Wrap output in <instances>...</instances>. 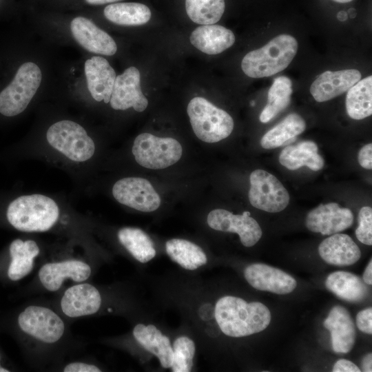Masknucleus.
I'll return each instance as SVG.
<instances>
[{
	"label": "nucleus",
	"instance_id": "1",
	"mask_svg": "<svg viewBox=\"0 0 372 372\" xmlns=\"http://www.w3.org/2000/svg\"><path fill=\"white\" fill-rule=\"evenodd\" d=\"M269 309L259 302H247L243 299L227 296L215 306V318L225 335L244 337L261 332L271 322Z\"/></svg>",
	"mask_w": 372,
	"mask_h": 372
},
{
	"label": "nucleus",
	"instance_id": "2",
	"mask_svg": "<svg viewBox=\"0 0 372 372\" xmlns=\"http://www.w3.org/2000/svg\"><path fill=\"white\" fill-rule=\"evenodd\" d=\"M7 218L15 229L25 232H42L58 220L59 209L50 197L32 194L18 197L8 207Z\"/></svg>",
	"mask_w": 372,
	"mask_h": 372
},
{
	"label": "nucleus",
	"instance_id": "3",
	"mask_svg": "<svg viewBox=\"0 0 372 372\" xmlns=\"http://www.w3.org/2000/svg\"><path fill=\"white\" fill-rule=\"evenodd\" d=\"M298 50L296 39L289 34H280L263 47L247 53L242 60L244 73L251 78H263L285 70Z\"/></svg>",
	"mask_w": 372,
	"mask_h": 372
},
{
	"label": "nucleus",
	"instance_id": "4",
	"mask_svg": "<svg viewBox=\"0 0 372 372\" xmlns=\"http://www.w3.org/2000/svg\"><path fill=\"white\" fill-rule=\"evenodd\" d=\"M187 112L194 134L204 142H218L233 131L231 116L203 97L193 98L187 105Z\"/></svg>",
	"mask_w": 372,
	"mask_h": 372
},
{
	"label": "nucleus",
	"instance_id": "5",
	"mask_svg": "<svg viewBox=\"0 0 372 372\" xmlns=\"http://www.w3.org/2000/svg\"><path fill=\"white\" fill-rule=\"evenodd\" d=\"M41 79V71L36 63H23L11 83L0 92V113L14 116L23 112L39 87Z\"/></svg>",
	"mask_w": 372,
	"mask_h": 372
},
{
	"label": "nucleus",
	"instance_id": "6",
	"mask_svg": "<svg viewBox=\"0 0 372 372\" xmlns=\"http://www.w3.org/2000/svg\"><path fill=\"white\" fill-rule=\"evenodd\" d=\"M46 138L52 147L74 161H85L95 151L94 143L85 130L72 121L52 124L47 131Z\"/></svg>",
	"mask_w": 372,
	"mask_h": 372
},
{
	"label": "nucleus",
	"instance_id": "7",
	"mask_svg": "<svg viewBox=\"0 0 372 372\" xmlns=\"http://www.w3.org/2000/svg\"><path fill=\"white\" fill-rule=\"evenodd\" d=\"M132 151L140 165L152 169H164L175 164L183 153L182 146L177 140L149 133L138 135Z\"/></svg>",
	"mask_w": 372,
	"mask_h": 372
},
{
	"label": "nucleus",
	"instance_id": "8",
	"mask_svg": "<svg viewBox=\"0 0 372 372\" xmlns=\"http://www.w3.org/2000/svg\"><path fill=\"white\" fill-rule=\"evenodd\" d=\"M17 322L23 333L46 344L58 342L65 332V324L60 316L43 306L27 307L19 313Z\"/></svg>",
	"mask_w": 372,
	"mask_h": 372
},
{
	"label": "nucleus",
	"instance_id": "9",
	"mask_svg": "<svg viewBox=\"0 0 372 372\" xmlns=\"http://www.w3.org/2000/svg\"><path fill=\"white\" fill-rule=\"evenodd\" d=\"M249 181L248 197L252 206L271 213L280 212L287 207L289 193L275 176L256 169L250 174Z\"/></svg>",
	"mask_w": 372,
	"mask_h": 372
},
{
	"label": "nucleus",
	"instance_id": "10",
	"mask_svg": "<svg viewBox=\"0 0 372 372\" xmlns=\"http://www.w3.org/2000/svg\"><path fill=\"white\" fill-rule=\"evenodd\" d=\"M114 198L121 204L134 209L151 212L161 205V198L150 182L139 177L118 180L112 188Z\"/></svg>",
	"mask_w": 372,
	"mask_h": 372
},
{
	"label": "nucleus",
	"instance_id": "11",
	"mask_svg": "<svg viewBox=\"0 0 372 372\" xmlns=\"http://www.w3.org/2000/svg\"><path fill=\"white\" fill-rule=\"evenodd\" d=\"M207 222L214 230L238 234L241 243L247 247L256 245L262 234L259 224L250 216L249 211L234 214L224 209H215L208 214Z\"/></svg>",
	"mask_w": 372,
	"mask_h": 372
},
{
	"label": "nucleus",
	"instance_id": "12",
	"mask_svg": "<svg viewBox=\"0 0 372 372\" xmlns=\"http://www.w3.org/2000/svg\"><path fill=\"white\" fill-rule=\"evenodd\" d=\"M110 103L116 110L133 107L141 112L147 108L148 101L142 92L141 74L136 68L130 67L116 76Z\"/></svg>",
	"mask_w": 372,
	"mask_h": 372
},
{
	"label": "nucleus",
	"instance_id": "13",
	"mask_svg": "<svg viewBox=\"0 0 372 372\" xmlns=\"http://www.w3.org/2000/svg\"><path fill=\"white\" fill-rule=\"evenodd\" d=\"M353 223L351 209L340 207L336 203L321 204L311 210L306 218V226L313 232L332 235L350 227Z\"/></svg>",
	"mask_w": 372,
	"mask_h": 372
},
{
	"label": "nucleus",
	"instance_id": "14",
	"mask_svg": "<svg viewBox=\"0 0 372 372\" xmlns=\"http://www.w3.org/2000/svg\"><path fill=\"white\" fill-rule=\"evenodd\" d=\"M246 280L254 288L276 294H287L297 286L296 280L286 272L261 263L251 264L244 271Z\"/></svg>",
	"mask_w": 372,
	"mask_h": 372
},
{
	"label": "nucleus",
	"instance_id": "15",
	"mask_svg": "<svg viewBox=\"0 0 372 372\" xmlns=\"http://www.w3.org/2000/svg\"><path fill=\"white\" fill-rule=\"evenodd\" d=\"M91 267L78 260H66L43 265L39 271V278L43 287L49 291H58L65 279L80 282L90 276Z\"/></svg>",
	"mask_w": 372,
	"mask_h": 372
},
{
	"label": "nucleus",
	"instance_id": "16",
	"mask_svg": "<svg viewBox=\"0 0 372 372\" xmlns=\"http://www.w3.org/2000/svg\"><path fill=\"white\" fill-rule=\"evenodd\" d=\"M70 30L74 39L90 52L112 56L117 50L114 40L85 17H77L72 19Z\"/></svg>",
	"mask_w": 372,
	"mask_h": 372
},
{
	"label": "nucleus",
	"instance_id": "17",
	"mask_svg": "<svg viewBox=\"0 0 372 372\" xmlns=\"http://www.w3.org/2000/svg\"><path fill=\"white\" fill-rule=\"evenodd\" d=\"M101 305L98 289L88 283H81L68 288L61 300L63 313L70 318H79L96 313Z\"/></svg>",
	"mask_w": 372,
	"mask_h": 372
},
{
	"label": "nucleus",
	"instance_id": "18",
	"mask_svg": "<svg viewBox=\"0 0 372 372\" xmlns=\"http://www.w3.org/2000/svg\"><path fill=\"white\" fill-rule=\"evenodd\" d=\"M358 70L326 71L318 76L310 87V92L318 102L331 100L348 91L361 79Z\"/></svg>",
	"mask_w": 372,
	"mask_h": 372
},
{
	"label": "nucleus",
	"instance_id": "19",
	"mask_svg": "<svg viewBox=\"0 0 372 372\" xmlns=\"http://www.w3.org/2000/svg\"><path fill=\"white\" fill-rule=\"evenodd\" d=\"M84 70L92 98L109 103L116 79L115 71L109 62L102 56H92L85 62Z\"/></svg>",
	"mask_w": 372,
	"mask_h": 372
},
{
	"label": "nucleus",
	"instance_id": "20",
	"mask_svg": "<svg viewBox=\"0 0 372 372\" xmlns=\"http://www.w3.org/2000/svg\"><path fill=\"white\" fill-rule=\"evenodd\" d=\"M324 327L329 330L333 350L347 353L353 347L355 329L349 312L342 306H335L324 321Z\"/></svg>",
	"mask_w": 372,
	"mask_h": 372
},
{
	"label": "nucleus",
	"instance_id": "21",
	"mask_svg": "<svg viewBox=\"0 0 372 372\" xmlns=\"http://www.w3.org/2000/svg\"><path fill=\"white\" fill-rule=\"evenodd\" d=\"M318 252L326 262L335 266L351 265L361 256L360 249L353 239L338 233L325 238L320 244Z\"/></svg>",
	"mask_w": 372,
	"mask_h": 372
},
{
	"label": "nucleus",
	"instance_id": "22",
	"mask_svg": "<svg viewBox=\"0 0 372 372\" xmlns=\"http://www.w3.org/2000/svg\"><path fill=\"white\" fill-rule=\"evenodd\" d=\"M191 43L207 54H217L230 48L235 42L231 30L220 25H203L191 34Z\"/></svg>",
	"mask_w": 372,
	"mask_h": 372
},
{
	"label": "nucleus",
	"instance_id": "23",
	"mask_svg": "<svg viewBox=\"0 0 372 372\" xmlns=\"http://www.w3.org/2000/svg\"><path fill=\"white\" fill-rule=\"evenodd\" d=\"M318 151V147L313 141H301L283 148L279 155V162L290 170L307 166L313 171H319L324 167V161Z\"/></svg>",
	"mask_w": 372,
	"mask_h": 372
},
{
	"label": "nucleus",
	"instance_id": "24",
	"mask_svg": "<svg viewBox=\"0 0 372 372\" xmlns=\"http://www.w3.org/2000/svg\"><path fill=\"white\" fill-rule=\"evenodd\" d=\"M136 341L147 351L155 355L163 368H171L173 363V349L169 338L154 325L136 324L133 329Z\"/></svg>",
	"mask_w": 372,
	"mask_h": 372
},
{
	"label": "nucleus",
	"instance_id": "25",
	"mask_svg": "<svg viewBox=\"0 0 372 372\" xmlns=\"http://www.w3.org/2000/svg\"><path fill=\"white\" fill-rule=\"evenodd\" d=\"M11 261L8 269V276L17 281L28 276L34 266V260L40 249L37 242L32 240L23 241L14 240L9 247Z\"/></svg>",
	"mask_w": 372,
	"mask_h": 372
},
{
	"label": "nucleus",
	"instance_id": "26",
	"mask_svg": "<svg viewBox=\"0 0 372 372\" xmlns=\"http://www.w3.org/2000/svg\"><path fill=\"white\" fill-rule=\"evenodd\" d=\"M326 287L338 298L351 302L363 300L368 294V288L358 276L347 271L331 273L325 281Z\"/></svg>",
	"mask_w": 372,
	"mask_h": 372
},
{
	"label": "nucleus",
	"instance_id": "27",
	"mask_svg": "<svg viewBox=\"0 0 372 372\" xmlns=\"http://www.w3.org/2000/svg\"><path fill=\"white\" fill-rule=\"evenodd\" d=\"M305 127V121L299 114H290L264 134L260 145L267 149L286 145L293 142Z\"/></svg>",
	"mask_w": 372,
	"mask_h": 372
},
{
	"label": "nucleus",
	"instance_id": "28",
	"mask_svg": "<svg viewBox=\"0 0 372 372\" xmlns=\"http://www.w3.org/2000/svg\"><path fill=\"white\" fill-rule=\"evenodd\" d=\"M165 250L172 260L187 270H195L207 261L204 251L198 245L187 240H169L165 243Z\"/></svg>",
	"mask_w": 372,
	"mask_h": 372
},
{
	"label": "nucleus",
	"instance_id": "29",
	"mask_svg": "<svg viewBox=\"0 0 372 372\" xmlns=\"http://www.w3.org/2000/svg\"><path fill=\"white\" fill-rule=\"evenodd\" d=\"M346 110L353 119L361 120L372 114V76L360 79L348 90Z\"/></svg>",
	"mask_w": 372,
	"mask_h": 372
},
{
	"label": "nucleus",
	"instance_id": "30",
	"mask_svg": "<svg viewBox=\"0 0 372 372\" xmlns=\"http://www.w3.org/2000/svg\"><path fill=\"white\" fill-rule=\"evenodd\" d=\"M121 244L141 263H146L156 256L152 240L142 229L126 227L118 231Z\"/></svg>",
	"mask_w": 372,
	"mask_h": 372
},
{
	"label": "nucleus",
	"instance_id": "31",
	"mask_svg": "<svg viewBox=\"0 0 372 372\" xmlns=\"http://www.w3.org/2000/svg\"><path fill=\"white\" fill-rule=\"evenodd\" d=\"M104 16L110 21L122 25H140L147 23L151 11L140 3H116L107 6Z\"/></svg>",
	"mask_w": 372,
	"mask_h": 372
},
{
	"label": "nucleus",
	"instance_id": "32",
	"mask_svg": "<svg viewBox=\"0 0 372 372\" xmlns=\"http://www.w3.org/2000/svg\"><path fill=\"white\" fill-rule=\"evenodd\" d=\"M291 81L280 76L274 79L268 92L267 103L260 115L262 123H267L282 112L291 103Z\"/></svg>",
	"mask_w": 372,
	"mask_h": 372
},
{
	"label": "nucleus",
	"instance_id": "33",
	"mask_svg": "<svg viewBox=\"0 0 372 372\" xmlns=\"http://www.w3.org/2000/svg\"><path fill=\"white\" fill-rule=\"evenodd\" d=\"M225 8V0H185V9L189 18L200 25L218 22L224 13Z\"/></svg>",
	"mask_w": 372,
	"mask_h": 372
},
{
	"label": "nucleus",
	"instance_id": "34",
	"mask_svg": "<svg viewBox=\"0 0 372 372\" xmlns=\"http://www.w3.org/2000/svg\"><path fill=\"white\" fill-rule=\"evenodd\" d=\"M172 349V371L174 372L190 371L196 351L194 341L187 336L178 337L174 340Z\"/></svg>",
	"mask_w": 372,
	"mask_h": 372
},
{
	"label": "nucleus",
	"instance_id": "35",
	"mask_svg": "<svg viewBox=\"0 0 372 372\" xmlns=\"http://www.w3.org/2000/svg\"><path fill=\"white\" fill-rule=\"evenodd\" d=\"M359 225L355 230V236L362 243L372 245V209L370 207H363L360 209L359 215Z\"/></svg>",
	"mask_w": 372,
	"mask_h": 372
},
{
	"label": "nucleus",
	"instance_id": "36",
	"mask_svg": "<svg viewBox=\"0 0 372 372\" xmlns=\"http://www.w3.org/2000/svg\"><path fill=\"white\" fill-rule=\"evenodd\" d=\"M356 324L361 331L370 335L372 333L371 307L363 309L357 314Z\"/></svg>",
	"mask_w": 372,
	"mask_h": 372
},
{
	"label": "nucleus",
	"instance_id": "37",
	"mask_svg": "<svg viewBox=\"0 0 372 372\" xmlns=\"http://www.w3.org/2000/svg\"><path fill=\"white\" fill-rule=\"evenodd\" d=\"M358 159L359 164L366 169H372V144L363 146L359 151Z\"/></svg>",
	"mask_w": 372,
	"mask_h": 372
},
{
	"label": "nucleus",
	"instance_id": "38",
	"mask_svg": "<svg viewBox=\"0 0 372 372\" xmlns=\"http://www.w3.org/2000/svg\"><path fill=\"white\" fill-rule=\"evenodd\" d=\"M64 372H100L101 370L96 366L85 362H72L63 368Z\"/></svg>",
	"mask_w": 372,
	"mask_h": 372
},
{
	"label": "nucleus",
	"instance_id": "39",
	"mask_svg": "<svg viewBox=\"0 0 372 372\" xmlns=\"http://www.w3.org/2000/svg\"><path fill=\"white\" fill-rule=\"evenodd\" d=\"M333 372H360L361 370L352 362L340 359L338 360L333 367Z\"/></svg>",
	"mask_w": 372,
	"mask_h": 372
},
{
	"label": "nucleus",
	"instance_id": "40",
	"mask_svg": "<svg viewBox=\"0 0 372 372\" xmlns=\"http://www.w3.org/2000/svg\"><path fill=\"white\" fill-rule=\"evenodd\" d=\"M363 280L365 284L371 285L372 284V260H371L363 273Z\"/></svg>",
	"mask_w": 372,
	"mask_h": 372
},
{
	"label": "nucleus",
	"instance_id": "41",
	"mask_svg": "<svg viewBox=\"0 0 372 372\" xmlns=\"http://www.w3.org/2000/svg\"><path fill=\"white\" fill-rule=\"evenodd\" d=\"M372 355L371 353L366 354L362 360V366L364 371H372Z\"/></svg>",
	"mask_w": 372,
	"mask_h": 372
},
{
	"label": "nucleus",
	"instance_id": "42",
	"mask_svg": "<svg viewBox=\"0 0 372 372\" xmlns=\"http://www.w3.org/2000/svg\"><path fill=\"white\" fill-rule=\"evenodd\" d=\"M87 3L91 5H102L107 3L116 2L121 0H85Z\"/></svg>",
	"mask_w": 372,
	"mask_h": 372
},
{
	"label": "nucleus",
	"instance_id": "43",
	"mask_svg": "<svg viewBox=\"0 0 372 372\" xmlns=\"http://www.w3.org/2000/svg\"><path fill=\"white\" fill-rule=\"evenodd\" d=\"M337 17L340 21H345L347 19V13L344 11H340L338 12Z\"/></svg>",
	"mask_w": 372,
	"mask_h": 372
},
{
	"label": "nucleus",
	"instance_id": "44",
	"mask_svg": "<svg viewBox=\"0 0 372 372\" xmlns=\"http://www.w3.org/2000/svg\"><path fill=\"white\" fill-rule=\"evenodd\" d=\"M332 1L338 2V3H349L353 0H332Z\"/></svg>",
	"mask_w": 372,
	"mask_h": 372
},
{
	"label": "nucleus",
	"instance_id": "45",
	"mask_svg": "<svg viewBox=\"0 0 372 372\" xmlns=\"http://www.w3.org/2000/svg\"><path fill=\"white\" fill-rule=\"evenodd\" d=\"M0 362H1V355H0ZM8 371H9L8 369L2 367V366H1V364H0V372H8Z\"/></svg>",
	"mask_w": 372,
	"mask_h": 372
}]
</instances>
